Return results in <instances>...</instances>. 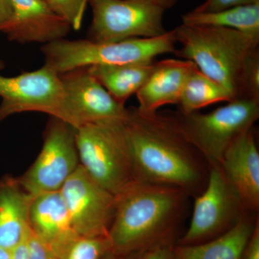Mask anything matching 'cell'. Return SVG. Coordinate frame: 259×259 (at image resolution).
<instances>
[{"instance_id":"5","label":"cell","mask_w":259,"mask_h":259,"mask_svg":"<svg viewBox=\"0 0 259 259\" xmlns=\"http://www.w3.org/2000/svg\"><path fill=\"white\" fill-rule=\"evenodd\" d=\"M182 134L209 167L220 166L227 148L259 117V100L240 97L208 113H180Z\"/></svg>"},{"instance_id":"13","label":"cell","mask_w":259,"mask_h":259,"mask_svg":"<svg viewBox=\"0 0 259 259\" xmlns=\"http://www.w3.org/2000/svg\"><path fill=\"white\" fill-rule=\"evenodd\" d=\"M13 15L3 30L10 41L42 45L64 39L72 30L44 0H10Z\"/></svg>"},{"instance_id":"11","label":"cell","mask_w":259,"mask_h":259,"mask_svg":"<svg viewBox=\"0 0 259 259\" xmlns=\"http://www.w3.org/2000/svg\"><path fill=\"white\" fill-rule=\"evenodd\" d=\"M59 74L64 90L63 121L77 129L87 124L119 123L127 120L129 108L116 101L88 68Z\"/></svg>"},{"instance_id":"17","label":"cell","mask_w":259,"mask_h":259,"mask_svg":"<svg viewBox=\"0 0 259 259\" xmlns=\"http://www.w3.org/2000/svg\"><path fill=\"white\" fill-rule=\"evenodd\" d=\"M30 231L57 251L78 235L60 190L34 196L30 207Z\"/></svg>"},{"instance_id":"33","label":"cell","mask_w":259,"mask_h":259,"mask_svg":"<svg viewBox=\"0 0 259 259\" xmlns=\"http://www.w3.org/2000/svg\"><path fill=\"white\" fill-rule=\"evenodd\" d=\"M12 250L0 248V259H11Z\"/></svg>"},{"instance_id":"22","label":"cell","mask_w":259,"mask_h":259,"mask_svg":"<svg viewBox=\"0 0 259 259\" xmlns=\"http://www.w3.org/2000/svg\"><path fill=\"white\" fill-rule=\"evenodd\" d=\"M110 250L112 247L108 236L76 235L56 253L59 259H102Z\"/></svg>"},{"instance_id":"25","label":"cell","mask_w":259,"mask_h":259,"mask_svg":"<svg viewBox=\"0 0 259 259\" xmlns=\"http://www.w3.org/2000/svg\"><path fill=\"white\" fill-rule=\"evenodd\" d=\"M28 243L29 259H59L50 245L34 234L30 229Z\"/></svg>"},{"instance_id":"19","label":"cell","mask_w":259,"mask_h":259,"mask_svg":"<svg viewBox=\"0 0 259 259\" xmlns=\"http://www.w3.org/2000/svg\"><path fill=\"white\" fill-rule=\"evenodd\" d=\"M155 61L120 65H95L88 68L114 99L125 105L126 101L136 95L151 76Z\"/></svg>"},{"instance_id":"18","label":"cell","mask_w":259,"mask_h":259,"mask_svg":"<svg viewBox=\"0 0 259 259\" xmlns=\"http://www.w3.org/2000/svg\"><path fill=\"white\" fill-rule=\"evenodd\" d=\"M258 221V214H246L229 231L210 241L175 245V254L177 259H240Z\"/></svg>"},{"instance_id":"7","label":"cell","mask_w":259,"mask_h":259,"mask_svg":"<svg viewBox=\"0 0 259 259\" xmlns=\"http://www.w3.org/2000/svg\"><path fill=\"white\" fill-rule=\"evenodd\" d=\"M93 19L87 39L113 42L161 36L166 9L149 0H89Z\"/></svg>"},{"instance_id":"10","label":"cell","mask_w":259,"mask_h":259,"mask_svg":"<svg viewBox=\"0 0 259 259\" xmlns=\"http://www.w3.org/2000/svg\"><path fill=\"white\" fill-rule=\"evenodd\" d=\"M4 67L0 60V72ZM0 122L27 112H42L63 120L64 90L60 74L47 64L11 77L0 73Z\"/></svg>"},{"instance_id":"30","label":"cell","mask_w":259,"mask_h":259,"mask_svg":"<svg viewBox=\"0 0 259 259\" xmlns=\"http://www.w3.org/2000/svg\"><path fill=\"white\" fill-rule=\"evenodd\" d=\"M28 238L12 250L11 259H29Z\"/></svg>"},{"instance_id":"12","label":"cell","mask_w":259,"mask_h":259,"mask_svg":"<svg viewBox=\"0 0 259 259\" xmlns=\"http://www.w3.org/2000/svg\"><path fill=\"white\" fill-rule=\"evenodd\" d=\"M60 192L78 235L108 236L115 212V194L95 182L81 165Z\"/></svg>"},{"instance_id":"16","label":"cell","mask_w":259,"mask_h":259,"mask_svg":"<svg viewBox=\"0 0 259 259\" xmlns=\"http://www.w3.org/2000/svg\"><path fill=\"white\" fill-rule=\"evenodd\" d=\"M33 197L18 177L0 179V248L13 250L26 239Z\"/></svg>"},{"instance_id":"26","label":"cell","mask_w":259,"mask_h":259,"mask_svg":"<svg viewBox=\"0 0 259 259\" xmlns=\"http://www.w3.org/2000/svg\"><path fill=\"white\" fill-rule=\"evenodd\" d=\"M259 0H205L203 3L192 10L194 13H212L238 5L253 4Z\"/></svg>"},{"instance_id":"23","label":"cell","mask_w":259,"mask_h":259,"mask_svg":"<svg viewBox=\"0 0 259 259\" xmlns=\"http://www.w3.org/2000/svg\"><path fill=\"white\" fill-rule=\"evenodd\" d=\"M54 13L64 19L72 30L81 28L89 0H44Z\"/></svg>"},{"instance_id":"27","label":"cell","mask_w":259,"mask_h":259,"mask_svg":"<svg viewBox=\"0 0 259 259\" xmlns=\"http://www.w3.org/2000/svg\"><path fill=\"white\" fill-rule=\"evenodd\" d=\"M175 244L158 245L145 252L141 259H177Z\"/></svg>"},{"instance_id":"6","label":"cell","mask_w":259,"mask_h":259,"mask_svg":"<svg viewBox=\"0 0 259 259\" xmlns=\"http://www.w3.org/2000/svg\"><path fill=\"white\" fill-rule=\"evenodd\" d=\"M123 123L87 124L76 129L80 165L115 196L135 181Z\"/></svg>"},{"instance_id":"29","label":"cell","mask_w":259,"mask_h":259,"mask_svg":"<svg viewBox=\"0 0 259 259\" xmlns=\"http://www.w3.org/2000/svg\"><path fill=\"white\" fill-rule=\"evenodd\" d=\"M13 15L10 0H0V32L6 28Z\"/></svg>"},{"instance_id":"14","label":"cell","mask_w":259,"mask_h":259,"mask_svg":"<svg viewBox=\"0 0 259 259\" xmlns=\"http://www.w3.org/2000/svg\"><path fill=\"white\" fill-rule=\"evenodd\" d=\"M220 166L246 212L258 214L259 152L253 128L231 143Z\"/></svg>"},{"instance_id":"20","label":"cell","mask_w":259,"mask_h":259,"mask_svg":"<svg viewBox=\"0 0 259 259\" xmlns=\"http://www.w3.org/2000/svg\"><path fill=\"white\" fill-rule=\"evenodd\" d=\"M182 24L233 29L259 40V3L238 5L212 13L191 11L182 16Z\"/></svg>"},{"instance_id":"8","label":"cell","mask_w":259,"mask_h":259,"mask_svg":"<svg viewBox=\"0 0 259 259\" xmlns=\"http://www.w3.org/2000/svg\"><path fill=\"white\" fill-rule=\"evenodd\" d=\"M79 165L76 128L61 119L51 117L44 131L41 151L18 180L33 196L55 192L62 188Z\"/></svg>"},{"instance_id":"4","label":"cell","mask_w":259,"mask_h":259,"mask_svg":"<svg viewBox=\"0 0 259 259\" xmlns=\"http://www.w3.org/2000/svg\"><path fill=\"white\" fill-rule=\"evenodd\" d=\"M174 30L159 37L113 42L64 38L42 45L45 64L59 74L95 65H120L154 61L158 56L176 53Z\"/></svg>"},{"instance_id":"32","label":"cell","mask_w":259,"mask_h":259,"mask_svg":"<svg viewBox=\"0 0 259 259\" xmlns=\"http://www.w3.org/2000/svg\"><path fill=\"white\" fill-rule=\"evenodd\" d=\"M149 1L155 2V3H158V4L164 7V8L168 10L173 8V7L177 4L178 0H149Z\"/></svg>"},{"instance_id":"3","label":"cell","mask_w":259,"mask_h":259,"mask_svg":"<svg viewBox=\"0 0 259 259\" xmlns=\"http://www.w3.org/2000/svg\"><path fill=\"white\" fill-rule=\"evenodd\" d=\"M179 56L193 62L199 71L228 89L235 98L241 95L247 63L258 51L259 40L233 29L181 24L174 29ZM175 53V54H176Z\"/></svg>"},{"instance_id":"28","label":"cell","mask_w":259,"mask_h":259,"mask_svg":"<svg viewBox=\"0 0 259 259\" xmlns=\"http://www.w3.org/2000/svg\"><path fill=\"white\" fill-rule=\"evenodd\" d=\"M240 259H259V221L247 242Z\"/></svg>"},{"instance_id":"21","label":"cell","mask_w":259,"mask_h":259,"mask_svg":"<svg viewBox=\"0 0 259 259\" xmlns=\"http://www.w3.org/2000/svg\"><path fill=\"white\" fill-rule=\"evenodd\" d=\"M231 91L201 72L196 66L186 81L177 105L180 113H192L203 107L235 100Z\"/></svg>"},{"instance_id":"15","label":"cell","mask_w":259,"mask_h":259,"mask_svg":"<svg viewBox=\"0 0 259 259\" xmlns=\"http://www.w3.org/2000/svg\"><path fill=\"white\" fill-rule=\"evenodd\" d=\"M196 66L185 59H165L155 63L151 76L136 94L138 110L152 114L165 105H177L186 81Z\"/></svg>"},{"instance_id":"2","label":"cell","mask_w":259,"mask_h":259,"mask_svg":"<svg viewBox=\"0 0 259 259\" xmlns=\"http://www.w3.org/2000/svg\"><path fill=\"white\" fill-rule=\"evenodd\" d=\"M189 197L176 187L135 180L116 195L108 232L112 251L126 254L175 244Z\"/></svg>"},{"instance_id":"9","label":"cell","mask_w":259,"mask_h":259,"mask_svg":"<svg viewBox=\"0 0 259 259\" xmlns=\"http://www.w3.org/2000/svg\"><path fill=\"white\" fill-rule=\"evenodd\" d=\"M194 199L190 226L175 245H196L210 241L229 231L243 216L249 214L221 166L209 167L207 185Z\"/></svg>"},{"instance_id":"1","label":"cell","mask_w":259,"mask_h":259,"mask_svg":"<svg viewBox=\"0 0 259 259\" xmlns=\"http://www.w3.org/2000/svg\"><path fill=\"white\" fill-rule=\"evenodd\" d=\"M123 127L135 180L176 187L194 198L203 192L209 165L182 134L176 116L133 107Z\"/></svg>"},{"instance_id":"24","label":"cell","mask_w":259,"mask_h":259,"mask_svg":"<svg viewBox=\"0 0 259 259\" xmlns=\"http://www.w3.org/2000/svg\"><path fill=\"white\" fill-rule=\"evenodd\" d=\"M259 100V52L247 63L242 79L241 96Z\"/></svg>"},{"instance_id":"31","label":"cell","mask_w":259,"mask_h":259,"mask_svg":"<svg viewBox=\"0 0 259 259\" xmlns=\"http://www.w3.org/2000/svg\"><path fill=\"white\" fill-rule=\"evenodd\" d=\"M145 252L146 251L135 252V253H126V254L117 253L115 259H141Z\"/></svg>"}]
</instances>
